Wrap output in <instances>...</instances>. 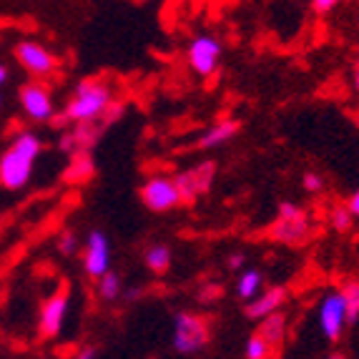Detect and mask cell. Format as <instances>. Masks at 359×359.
<instances>
[{"label":"cell","mask_w":359,"mask_h":359,"mask_svg":"<svg viewBox=\"0 0 359 359\" xmlns=\"http://www.w3.org/2000/svg\"><path fill=\"white\" fill-rule=\"evenodd\" d=\"M222 60V43L214 36H196L189 46V66L201 78H211L219 71Z\"/></svg>","instance_id":"52a82bcc"},{"label":"cell","mask_w":359,"mask_h":359,"mask_svg":"<svg viewBox=\"0 0 359 359\" xmlns=\"http://www.w3.org/2000/svg\"><path fill=\"white\" fill-rule=\"evenodd\" d=\"M0 103H3V101H0Z\"/></svg>","instance_id":"d590c367"},{"label":"cell","mask_w":359,"mask_h":359,"mask_svg":"<svg viewBox=\"0 0 359 359\" xmlns=\"http://www.w3.org/2000/svg\"><path fill=\"white\" fill-rule=\"evenodd\" d=\"M309 229H311L309 214L302 206L292 204V201H284V204H279V211H276L274 224L269 226V233L271 239H276L279 244L299 246L309 236Z\"/></svg>","instance_id":"277c9868"},{"label":"cell","mask_w":359,"mask_h":359,"mask_svg":"<svg viewBox=\"0 0 359 359\" xmlns=\"http://www.w3.org/2000/svg\"><path fill=\"white\" fill-rule=\"evenodd\" d=\"M98 136H101V128L93 126V121H83V123H76L71 133L60 138V149L68 151V154H76V151H90L96 146Z\"/></svg>","instance_id":"5bb4252c"},{"label":"cell","mask_w":359,"mask_h":359,"mask_svg":"<svg viewBox=\"0 0 359 359\" xmlns=\"http://www.w3.org/2000/svg\"><path fill=\"white\" fill-rule=\"evenodd\" d=\"M90 176H93V161H90L88 151H76V154H73V163L66 171V179L83 184V181L90 179Z\"/></svg>","instance_id":"d6986e66"},{"label":"cell","mask_w":359,"mask_h":359,"mask_svg":"<svg viewBox=\"0 0 359 359\" xmlns=\"http://www.w3.org/2000/svg\"><path fill=\"white\" fill-rule=\"evenodd\" d=\"M330 224H332V229H334V231H339V233H344V231H349V229H352L354 216H352V211L347 209V204H339V206H334V209L330 211Z\"/></svg>","instance_id":"603a6c76"},{"label":"cell","mask_w":359,"mask_h":359,"mask_svg":"<svg viewBox=\"0 0 359 359\" xmlns=\"http://www.w3.org/2000/svg\"><path fill=\"white\" fill-rule=\"evenodd\" d=\"M78 357H81V359L98 357V349H93V347H86V349H81V352H78Z\"/></svg>","instance_id":"1f68e13d"},{"label":"cell","mask_w":359,"mask_h":359,"mask_svg":"<svg viewBox=\"0 0 359 359\" xmlns=\"http://www.w3.org/2000/svg\"><path fill=\"white\" fill-rule=\"evenodd\" d=\"M68 289H60L50 297L46 304L41 306V317H38V330H41L43 337H55L60 330H63V322H66L68 314Z\"/></svg>","instance_id":"7c38bea8"},{"label":"cell","mask_w":359,"mask_h":359,"mask_svg":"<svg viewBox=\"0 0 359 359\" xmlns=\"http://www.w3.org/2000/svg\"><path fill=\"white\" fill-rule=\"evenodd\" d=\"M114 98V90L106 81H83L78 86L71 101L66 103L63 116L55 121H71V123H83V121H98L106 106Z\"/></svg>","instance_id":"7a4b0ae2"},{"label":"cell","mask_w":359,"mask_h":359,"mask_svg":"<svg viewBox=\"0 0 359 359\" xmlns=\"http://www.w3.org/2000/svg\"><path fill=\"white\" fill-rule=\"evenodd\" d=\"M41 156V141L33 133H18L8 151L0 156V184L15 191L23 189L33 176L36 158Z\"/></svg>","instance_id":"6da1fadb"},{"label":"cell","mask_w":359,"mask_h":359,"mask_svg":"<svg viewBox=\"0 0 359 359\" xmlns=\"http://www.w3.org/2000/svg\"><path fill=\"white\" fill-rule=\"evenodd\" d=\"M239 128H241L239 121H233V118L219 121V123H214V126L201 133L196 146L198 149H216V146H224L226 141H231V138L239 133Z\"/></svg>","instance_id":"9a60e30c"},{"label":"cell","mask_w":359,"mask_h":359,"mask_svg":"<svg viewBox=\"0 0 359 359\" xmlns=\"http://www.w3.org/2000/svg\"><path fill=\"white\" fill-rule=\"evenodd\" d=\"M259 334L269 341L271 347H279L287 334V314H282V309L271 311L266 317L259 319Z\"/></svg>","instance_id":"2e32d148"},{"label":"cell","mask_w":359,"mask_h":359,"mask_svg":"<svg viewBox=\"0 0 359 359\" xmlns=\"http://www.w3.org/2000/svg\"><path fill=\"white\" fill-rule=\"evenodd\" d=\"M244 354L249 359H266V357H271V344L257 332V334H252L249 339H246Z\"/></svg>","instance_id":"7402d4cb"},{"label":"cell","mask_w":359,"mask_h":359,"mask_svg":"<svg viewBox=\"0 0 359 359\" xmlns=\"http://www.w3.org/2000/svg\"><path fill=\"white\" fill-rule=\"evenodd\" d=\"M6 81H8V68H6V66H0V86L6 83Z\"/></svg>","instance_id":"d6a6232c"},{"label":"cell","mask_w":359,"mask_h":359,"mask_svg":"<svg viewBox=\"0 0 359 359\" xmlns=\"http://www.w3.org/2000/svg\"><path fill=\"white\" fill-rule=\"evenodd\" d=\"M58 249L60 254H66V257H71V254H76L78 249V236L73 231H63L58 239Z\"/></svg>","instance_id":"484cf974"},{"label":"cell","mask_w":359,"mask_h":359,"mask_svg":"<svg viewBox=\"0 0 359 359\" xmlns=\"http://www.w3.org/2000/svg\"><path fill=\"white\" fill-rule=\"evenodd\" d=\"M339 3L341 0H311V11L317 13V15H327V13L334 11Z\"/></svg>","instance_id":"4316f807"},{"label":"cell","mask_w":359,"mask_h":359,"mask_svg":"<svg viewBox=\"0 0 359 359\" xmlns=\"http://www.w3.org/2000/svg\"><path fill=\"white\" fill-rule=\"evenodd\" d=\"M319 327L330 344L339 341L341 332L347 327V302L341 292H330L324 297L322 306H319Z\"/></svg>","instance_id":"8992f818"},{"label":"cell","mask_w":359,"mask_h":359,"mask_svg":"<svg viewBox=\"0 0 359 359\" xmlns=\"http://www.w3.org/2000/svg\"><path fill=\"white\" fill-rule=\"evenodd\" d=\"M136 3H149V0H136Z\"/></svg>","instance_id":"e575fe53"},{"label":"cell","mask_w":359,"mask_h":359,"mask_svg":"<svg viewBox=\"0 0 359 359\" xmlns=\"http://www.w3.org/2000/svg\"><path fill=\"white\" fill-rule=\"evenodd\" d=\"M98 294H101L103 302H116L123 294V279H121L116 271H103L98 276Z\"/></svg>","instance_id":"ffe728a7"},{"label":"cell","mask_w":359,"mask_h":359,"mask_svg":"<svg viewBox=\"0 0 359 359\" xmlns=\"http://www.w3.org/2000/svg\"><path fill=\"white\" fill-rule=\"evenodd\" d=\"M354 86H357V90H359V63H357V68H354Z\"/></svg>","instance_id":"836d02e7"},{"label":"cell","mask_w":359,"mask_h":359,"mask_svg":"<svg viewBox=\"0 0 359 359\" xmlns=\"http://www.w3.org/2000/svg\"><path fill=\"white\" fill-rule=\"evenodd\" d=\"M198 297H201V302H214V299H219V297H222V287H219V284H204V289H201V294H198Z\"/></svg>","instance_id":"83f0119b"},{"label":"cell","mask_w":359,"mask_h":359,"mask_svg":"<svg viewBox=\"0 0 359 359\" xmlns=\"http://www.w3.org/2000/svg\"><path fill=\"white\" fill-rule=\"evenodd\" d=\"M144 262L154 274H166L171 266V249L166 244H151L144 252Z\"/></svg>","instance_id":"e0dca14e"},{"label":"cell","mask_w":359,"mask_h":359,"mask_svg":"<svg viewBox=\"0 0 359 359\" xmlns=\"http://www.w3.org/2000/svg\"><path fill=\"white\" fill-rule=\"evenodd\" d=\"M262 271L257 269H244L239 276V282H236V294H239V299L249 302L252 297H257L262 292Z\"/></svg>","instance_id":"ac0fdd59"},{"label":"cell","mask_w":359,"mask_h":359,"mask_svg":"<svg viewBox=\"0 0 359 359\" xmlns=\"http://www.w3.org/2000/svg\"><path fill=\"white\" fill-rule=\"evenodd\" d=\"M108 264H111V246H108V236L98 229L86 236V252H83V266L86 274L98 279L103 271H108Z\"/></svg>","instance_id":"8fae6325"},{"label":"cell","mask_w":359,"mask_h":359,"mask_svg":"<svg viewBox=\"0 0 359 359\" xmlns=\"http://www.w3.org/2000/svg\"><path fill=\"white\" fill-rule=\"evenodd\" d=\"M284 302H287V289L284 287H269V289H264V292H259L257 297L249 299V304L244 306V314L252 319V322H259V319L266 317V314H271V311L282 309Z\"/></svg>","instance_id":"4fadbf2b"},{"label":"cell","mask_w":359,"mask_h":359,"mask_svg":"<svg viewBox=\"0 0 359 359\" xmlns=\"http://www.w3.org/2000/svg\"><path fill=\"white\" fill-rule=\"evenodd\" d=\"M121 116H123V103L111 98V103H108L106 111L101 114V126H111V123H116V121L121 118Z\"/></svg>","instance_id":"cb8c5ba5"},{"label":"cell","mask_w":359,"mask_h":359,"mask_svg":"<svg viewBox=\"0 0 359 359\" xmlns=\"http://www.w3.org/2000/svg\"><path fill=\"white\" fill-rule=\"evenodd\" d=\"M211 327L206 317L194 311H179L174 317V349L179 354H198L209 347Z\"/></svg>","instance_id":"3957f363"},{"label":"cell","mask_w":359,"mask_h":359,"mask_svg":"<svg viewBox=\"0 0 359 359\" xmlns=\"http://www.w3.org/2000/svg\"><path fill=\"white\" fill-rule=\"evenodd\" d=\"M216 179V163L214 161H204L198 166L189 168V171H181V174L174 176L176 186H179L181 198L184 204H191L194 198H198L201 194H206L211 189Z\"/></svg>","instance_id":"ba28073f"},{"label":"cell","mask_w":359,"mask_h":359,"mask_svg":"<svg viewBox=\"0 0 359 359\" xmlns=\"http://www.w3.org/2000/svg\"><path fill=\"white\" fill-rule=\"evenodd\" d=\"M20 106H23L25 116L33 118V121H50L55 114L50 90L43 83L23 86V88H20Z\"/></svg>","instance_id":"30bf717a"},{"label":"cell","mask_w":359,"mask_h":359,"mask_svg":"<svg viewBox=\"0 0 359 359\" xmlns=\"http://www.w3.org/2000/svg\"><path fill=\"white\" fill-rule=\"evenodd\" d=\"M347 209L352 211V216H354V219H359V189L352 194V196L347 198Z\"/></svg>","instance_id":"f546056e"},{"label":"cell","mask_w":359,"mask_h":359,"mask_svg":"<svg viewBox=\"0 0 359 359\" xmlns=\"http://www.w3.org/2000/svg\"><path fill=\"white\" fill-rule=\"evenodd\" d=\"M302 186H304V191H309V194L322 191V189H324L322 174H317V171H306V174L302 176Z\"/></svg>","instance_id":"d4e9b609"},{"label":"cell","mask_w":359,"mask_h":359,"mask_svg":"<svg viewBox=\"0 0 359 359\" xmlns=\"http://www.w3.org/2000/svg\"><path fill=\"white\" fill-rule=\"evenodd\" d=\"M344 302H347V324L359 322V282H347L344 289Z\"/></svg>","instance_id":"44dd1931"},{"label":"cell","mask_w":359,"mask_h":359,"mask_svg":"<svg viewBox=\"0 0 359 359\" xmlns=\"http://www.w3.org/2000/svg\"><path fill=\"white\" fill-rule=\"evenodd\" d=\"M141 294H144V292H141V289H136V287H131V289H123V299H126V302H131V304H133V302H138V299H141Z\"/></svg>","instance_id":"4dcf8cb0"},{"label":"cell","mask_w":359,"mask_h":359,"mask_svg":"<svg viewBox=\"0 0 359 359\" xmlns=\"http://www.w3.org/2000/svg\"><path fill=\"white\" fill-rule=\"evenodd\" d=\"M15 58H18V63L25 68V71L33 73V76H38V78L50 76V73L58 68V58H55L48 48H43L41 43H36V41L18 43V48H15Z\"/></svg>","instance_id":"9c48e42d"},{"label":"cell","mask_w":359,"mask_h":359,"mask_svg":"<svg viewBox=\"0 0 359 359\" xmlns=\"http://www.w3.org/2000/svg\"><path fill=\"white\" fill-rule=\"evenodd\" d=\"M244 264H246V254L244 252H231L226 257V266L233 271H241L244 269Z\"/></svg>","instance_id":"f1b7e54d"},{"label":"cell","mask_w":359,"mask_h":359,"mask_svg":"<svg viewBox=\"0 0 359 359\" xmlns=\"http://www.w3.org/2000/svg\"><path fill=\"white\" fill-rule=\"evenodd\" d=\"M141 201H144L146 209L156 211V214H163V211H171L184 204L174 176H154V179L146 181L141 186Z\"/></svg>","instance_id":"5b68a950"}]
</instances>
